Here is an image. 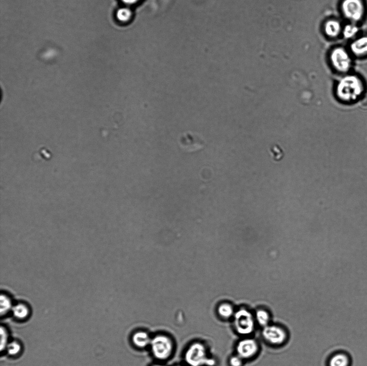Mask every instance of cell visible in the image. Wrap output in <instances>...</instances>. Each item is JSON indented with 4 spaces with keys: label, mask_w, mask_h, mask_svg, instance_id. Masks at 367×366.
Listing matches in <instances>:
<instances>
[{
    "label": "cell",
    "mask_w": 367,
    "mask_h": 366,
    "mask_svg": "<svg viewBox=\"0 0 367 366\" xmlns=\"http://www.w3.org/2000/svg\"><path fill=\"white\" fill-rule=\"evenodd\" d=\"M257 344L253 339L242 340L237 346V352L242 358H249L258 351Z\"/></svg>",
    "instance_id": "cell-10"
},
{
    "label": "cell",
    "mask_w": 367,
    "mask_h": 366,
    "mask_svg": "<svg viewBox=\"0 0 367 366\" xmlns=\"http://www.w3.org/2000/svg\"><path fill=\"white\" fill-rule=\"evenodd\" d=\"M262 334L264 338L274 344L283 343L286 338L284 331L276 326L264 327Z\"/></svg>",
    "instance_id": "cell-7"
},
{
    "label": "cell",
    "mask_w": 367,
    "mask_h": 366,
    "mask_svg": "<svg viewBox=\"0 0 367 366\" xmlns=\"http://www.w3.org/2000/svg\"><path fill=\"white\" fill-rule=\"evenodd\" d=\"M14 317L18 320L27 319L30 314V310L28 306L23 303L17 304L13 308Z\"/></svg>",
    "instance_id": "cell-14"
},
{
    "label": "cell",
    "mask_w": 367,
    "mask_h": 366,
    "mask_svg": "<svg viewBox=\"0 0 367 366\" xmlns=\"http://www.w3.org/2000/svg\"><path fill=\"white\" fill-rule=\"evenodd\" d=\"M343 28L340 22L335 20H330L325 25L326 33L331 38L337 37L342 33Z\"/></svg>",
    "instance_id": "cell-11"
},
{
    "label": "cell",
    "mask_w": 367,
    "mask_h": 366,
    "mask_svg": "<svg viewBox=\"0 0 367 366\" xmlns=\"http://www.w3.org/2000/svg\"><path fill=\"white\" fill-rule=\"evenodd\" d=\"M151 340L150 336L143 331L137 332L132 337L133 343L140 348L146 347L150 345Z\"/></svg>",
    "instance_id": "cell-12"
},
{
    "label": "cell",
    "mask_w": 367,
    "mask_h": 366,
    "mask_svg": "<svg viewBox=\"0 0 367 366\" xmlns=\"http://www.w3.org/2000/svg\"><path fill=\"white\" fill-rule=\"evenodd\" d=\"M256 318L261 326L266 327L268 325L269 317L266 311L262 310H258L256 313Z\"/></svg>",
    "instance_id": "cell-19"
},
{
    "label": "cell",
    "mask_w": 367,
    "mask_h": 366,
    "mask_svg": "<svg viewBox=\"0 0 367 366\" xmlns=\"http://www.w3.org/2000/svg\"><path fill=\"white\" fill-rule=\"evenodd\" d=\"M349 50L356 57L367 56V35L357 37L352 40Z\"/></svg>",
    "instance_id": "cell-9"
},
{
    "label": "cell",
    "mask_w": 367,
    "mask_h": 366,
    "mask_svg": "<svg viewBox=\"0 0 367 366\" xmlns=\"http://www.w3.org/2000/svg\"><path fill=\"white\" fill-rule=\"evenodd\" d=\"M341 11L349 22L357 24L364 17L365 4L363 0H343Z\"/></svg>",
    "instance_id": "cell-4"
},
{
    "label": "cell",
    "mask_w": 367,
    "mask_h": 366,
    "mask_svg": "<svg viewBox=\"0 0 367 366\" xmlns=\"http://www.w3.org/2000/svg\"><path fill=\"white\" fill-rule=\"evenodd\" d=\"M21 351V345L17 342H13L7 346L8 354L12 356L19 354Z\"/></svg>",
    "instance_id": "cell-20"
},
{
    "label": "cell",
    "mask_w": 367,
    "mask_h": 366,
    "mask_svg": "<svg viewBox=\"0 0 367 366\" xmlns=\"http://www.w3.org/2000/svg\"><path fill=\"white\" fill-rule=\"evenodd\" d=\"M180 143L184 149L189 151L198 150L204 145V141L202 139L191 133H186L182 136Z\"/></svg>",
    "instance_id": "cell-8"
},
{
    "label": "cell",
    "mask_w": 367,
    "mask_h": 366,
    "mask_svg": "<svg viewBox=\"0 0 367 366\" xmlns=\"http://www.w3.org/2000/svg\"><path fill=\"white\" fill-rule=\"evenodd\" d=\"M350 357L345 353H338L333 356L330 362V366H350Z\"/></svg>",
    "instance_id": "cell-15"
},
{
    "label": "cell",
    "mask_w": 367,
    "mask_h": 366,
    "mask_svg": "<svg viewBox=\"0 0 367 366\" xmlns=\"http://www.w3.org/2000/svg\"><path fill=\"white\" fill-rule=\"evenodd\" d=\"M153 355L159 360H165L171 355L173 350L172 340L164 335L157 336L150 344Z\"/></svg>",
    "instance_id": "cell-5"
},
{
    "label": "cell",
    "mask_w": 367,
    "mask_h": 366,
    "mask_svg": "<svg viewBox=\"0 0 367 366\" xmlns=\"http://www.w3.org/2000/svg\"><path fill=\"white\" fill-rule=\"evenodd\" d=\"M153 366H164V365H160V364H156V365H154Z\"/></svg>",
    "instance_id": "cell-24"
},
{
    "label": "cell",
    "mask_w": 367,
    "mask_h": 366,
    "mask_svg": "<svg viewBox=\"0 0 367 366\" xmlns=\"http://www.w3.org/2000/svg\"><path fill=\"white\" fill-rule=\"evenodd\" d=\"M242 357L240 356H235L230 359V364L232 366H241L242 364Z\"/></svg>",
    "instance_id": "cell-22"
},
{
    "label": "cell",
    "mask_w": 367,
    "mask_h": 366,
    "mask_svg": "<svg viewBox=\"0 0 367 366\" xmlns=\"http://www.w3.org/2000/svg\"><path fill=\"white\" fill-rule=\"evenodd\" d=\"M125 4L128 5H132L139 3L141 0H122Z\"/></svg>",
    "instance_id": "cell-23"
},
{
    "label": "cell",
    "mask_w": 367,
    "mask_h": 366,
    "mask_svg": "<svg viewBox=\"0 0 367 366\" xmlns=\"http://www.w3.org/2000/svg\"><path fill=\"white\" fill-rule=\"evenodd\" d=\"M235 325L238 333L244 335L251 334L254 328L252 314L244 309L238 310L235 314Z\"/></svg>",
    "instance_id": "cell-6"
},
{
    "label": "cell",
    "mask_w": 367,
    "mask_h": 366,
    "mask_svg": "<svg viewBox=\"0 0 367 366\" xmlns=\"http://www.w3.org/2000/svg\"><path fill=\"white\" fill-rule=\"evenodd\" d=\"M0 304H1L2 316L9 311L12 308V303L11 298L6 293H2L0 298Z\"/></svg>",
    "instance_id": "cell-16"
},
{
    "label": "cell",
    "mask_w": 367,
    "mask_h": 366,
    "mask_svg": "<svg viewBox=\"0 0 367 366\" xmlns=\"http://www.w3.org/2000/svg\"><path fill=\"white\" fill-rule=\"evenodd\" d=\"M360 32L359 27L357 24L349 22L343 28L342 34L346 39L353 40L357 37Z\"/></svg>",
    "instance_id": "cell-13"
},
{
    "label": "cell",
    "mask_w": 367,
    "mask_h": 366,
    "mask_svg": "<svg viewBox=\"0 0 367 366\" xmlns=\"http://www.w3.org/2000/svg\"><path fill=\"white\" fill-rule=\"evenodd\" d=\"M185 360L191 366H212L215 364L214 360L208 357L206 347L200 343H195L188 349L185 354Z\"/></svg>",
    "instance_id": "cell-2"
},
{
    "label": "cell",
    "mask_w": 367,
    "mask_h": 366,
    "mask_svg": "<svg viewBox=\"0 0 367 366\" xmlns=\"http://www.w3.org/2000/svg\"><path fill=\"white\" fill-rule=\"evenodd\" d=\"M132 12L129 8H122L117 12V19L121 22H125L130 20L131 18Z\"/></svg>",
    "instance_id": "cell-17"
},
{
    "label": "cell",
    "mask_w": 367,
    "mask_h": 366,
    "mask_svg": "<svg viewBox=\"0 0 367 366\" xmlns=\"http://www.w3.org/2000/svg\"><path fill=\"white\" fill-rule=\"evenodd\" d=\"M331 61L334 69L340 73H348L353 66L352 54L343 47H336L332 51Z\"/></svg>",
    "instance_id": "cell-3"
},
{
    "label": "cell",
    "mask_w": 367,
    "mask_h": 366,
    "mask_svg": "<svg viewBox=\"0 0 367 366\" xmlns=\"http://www.w3.org/2000/svg\"><path fill=\"white\" fill-rule=\"evenodd\" d=\"M364 89V83L359 76L346 75L337 84L336 96L343 103H352L361 97Z\"/></svg>",
    "instance_id": "cell-1"
},
{
    "label": "cell",
    "mask_w": 367,
    "mask_h": 366,
    "mask_svg": "<svg viewBox=\"0 0 367 366\" xmlns=\"http://www.w3.org/2000/svg\"><path fill=\"white\" fill-rule=\"evenodd\" d=\"M1 335H2V343H1V349L3 350L4 348L7 346L8 335L6 329L4 327L1 328Z\"/></svg>",
    "instance_id": "cell-21"
},
{
    "label": "cell",
    "mask_w": 367,
    "mask_h": 366,
    "mask_svg": "<svg viewBox=\"0 0 367 366\" xmlns=\"http://www.w3.org/2000/svg\"><path fill=\"white\" fill-rule=\"evenodd\" d=\"M218 312L221 317L230 318L233 316L234 309L231 305L227 303L221 304L218 308Z\"/></svg>",
    "instance_id": "cell-18"
}]
</instances>
